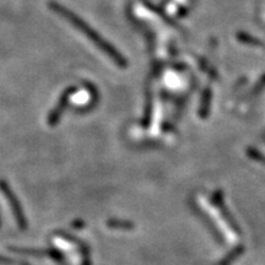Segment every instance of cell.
I'll return each mask as SVG.
<instances>
[{"instance_id":"obj_1","label":"cell","mask_w":265,"mask_h":265,"mask_svg":"<svg viewBox=\"0 0 265 265\" xmlns=\"http://www.w3.org/2000/svg\"><path fill=\"white\" fill-rule=\"evenodd\" d=\"M51 8L53 9V10L56 11V13L62 15L64 19H66L68 21H70V22H71L73 25L76 27V29L80 30V31L84 33V35H86L87 37L90 38L91 41H92L93 43L97 45V47L101 48L102 52H105V53L107 54V56L111 57L112 60H113L115 64H118V65H121V66H126L127 65L126 59H124V57L122 56L119 52L115 51L111 44L107 43V42H106L105 39H103L101 36L99 35V33H96L95 31H93V30L91 29V27L88 26L84 20L80 19V17H79V16H76L74 13H71V11L68 10V9H66V8H64V7H62V5H59V4H56V3H51Z\"/></svg>"},{"instance_id":"obj_2","label":"cell","mask_w":265,"mask_h":265,"mask_svg":"<svg viewBox=\"0 0 265 265\" xmlns=\"http://www.w3.org/2000/svg\"><path fill=\"white\" fill-rule=\"evenodd\" d=\"M74 91H75V90H74V87H70V88H68V90L65 91V92L63 93L62 99H60L59 103H58V105H57L56 109H54V111L52 112V114H51V118H50L51 123H54V122H56V121L58 119V117H59L60 113H62L63 108L65 107V105H66V101H68V97H69L70 95H71V93L74 92Z\"/></svg>"}]
</instances>
